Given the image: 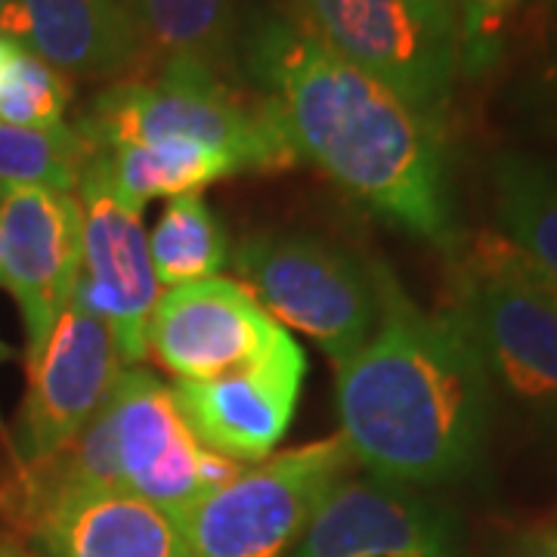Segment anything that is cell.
Instances as JSON below:
<instances>
[{"label":"cell","instance_id":"cell-1","mask_svg":"<svg viewBox=\"0 0 557 557\" xmlns=\"http://www.w3.org/2000/svg\"><path fill=\"white\" fill-rule=\"evenodd\" d=\"M239 60L273 106L298 159H310L375 218L446 258L461 242L443 124L341 60L298 20L260 10Z\"/></svg>","mask_w":557,"mask_h":557},{"label":"cell","instance_id":"cell-2","mask_svg":"<svg viewBox=\"0 0 557 557\" xmlns=\"http://www.w3.org/2000/svg\"><path fill=\"white\" fill-rule=\"evenodd\" d=\"M375 335L338 369L341 437L366 474L416 490L471 478L486 456L496 394L456 310H421L375 263Z\"/></svg>","mask_w":557,"mask_h":557},{"label":"cell","instance_id":"cell-3","mask_svg":"<svg viewBox=\"0 0 557 557\" xmlns=\"http://www.w3.org/2000/svg\"><path fill=\"white\" fill-rule=\"evenodd\" d=\"M449 310L465 322L496 399L557 428V282L498 230L449 255Z\"/></svg>","mask_w":557,"mask_h":557},{"label":"cell","instance_id":"cell-4","mask_svg":"<svg viewBox=\"0 0 557 557\" xmlns=\"http://www.w3.org/2000/svg\"><path fill=\"white\" fill-rule=\"evenodd\" d=\"M75 127L94 152L183 139L236 161L242 174L298 161L270 102L245 100L220 72L189 60L161 62L156 78L112 84Z\"/></svg>","mask_w":557,"mask_h":557},{"label":"cell","instance_id":"cell-5","mask_svg":"<svg viewBox=\"0 0 557 557\" xmlns=\"http://www.w3.org/2000/svg\"><path fill=\"white\" fill-rule=\"evenodd\" d=\"M350 461L335 434L242 468L174 515L189 557H292Z\"/></svg>","mask_w":557,"mask_h":557},{"label":"cell","instance_id":"cell-6","mask_svg":"<svg viewBox=\"0 0 557 557\" xmlns=\"http://www.w3.org/2000/svg\"><path fill=\"white\" fill-rule=\"evenodd\" d=\"M332 53L381 81L424 119L449 109L465 69V25L449 0H292Z\"/></svg>","mask_w":557,"mask_h":557},{"label":"cell","instance_id":"cell-7","mask_svg":"<svg viewBox=\"0 0 557 557\" xmlns=\"http://www.w3.org/2000/svg\"><path fill=\"white\" fill-rule=\"evenodd\" d=\"M242 285L285 329L317 341L335 362H347L375 335L381 317L375 263L307 233H255L233 251Z\"/></svg>","mask_w":557,"mask_h":557},{"label":"cell","instance_id":"cell-8","mask_svg":"<svg viewBox=\"0 0 557 557\" xmlns=\"http://www.w3.org/2000/svg\"><path fill=\"white\" fill-rule=\"evenodd\" d=\"M102 416L112 437L119 490L171 515L242 471V465L201 446L180 416L171 384L149 369L127 366Z\"/></svg>","mask_w":557,"mask_h":557},{"label":"cell","instance_id":"cell-9","mask_svg":"<svg viewBox=\"0 0 557 557\" xmlns=\"http://www.w3.org/2000/svg\"><path fill=\"white\" fill-rule=\"evenodd\" d=\"M75 196L84 260L72 300L109 325L124 366H137L149 357V319L161 298L143 214L121 205L97 152L87 161Z\"/></svg>","mask_w":557,"mask_h":557},{"label":"cell","instance_id":"cell-10","mask_svg":"<svg viewBox=\"0 0 557 557\" xmlns=\"http://www.w3.org/2000/svg\"><path fill=\"white\" fill-rule=\"evenodd\" d=\"M28 362V391L16 424L20 468L57 456L100 416L127 369L109 325L69 304L47 344Z\"/></svg>","mask_w":557,"mask_h":557},{"label":"cell","instance_id":"cell-11","mask_svg":"<svg viewBox=\"0 0 557 557\" xmlns=\"http://www.w3.org/2000/svg\"><path fill=\"white\" fill-rule=\"evenodd\" d=\"M292 557H471L456 511L372 474L341 480Z\"/></svg>","mask_w":557,"mask_h":557},{"label":"cell","instance_id":"cell-12","mask_svg":"<svg viewBox=\"0 0 557 557\" xmlns=\"http://www.w3.org/2000/svg\"><path fill=\"white\" fill-rule=\"evenodd\" d=\"M304 379L307 357L285 329L255 362L218 379L174 381L171 394L205 449L233 465H260L288 434Z\"/></svg>","mask_w":557,"mask_h":557},{"label":"cell","instance_id":"cell-13","mask_svg":"<svg viewBox=\"0 0 557 557\" xmlns=\"http://www.w3.org/2000/svg\"><path fill=\"white\" fill-rule=\"evenodd\" d=\"M81 205L72 193L0 186V267L25 329V359L47 344L81 276Z\"/></svg>","mask_w":557,"mask_h":557},{"label":"cell","instance_id":"cell-14","mask_svg":"<svg viewBox=\"0 0 557 557\" xmlns=\"http://www.w3.org/2000/svg\"><path fill=\"white\" fill-rule=\"evenodd\" d=\"M282 332L242 282L201 278L161 295L146 350L174 381L218 379L263 357Z\"/></svg>","mask_w":557,"mask_h":557},{"label":"cell","instance_id":"cell-15","mask_svg":"<svg viewBox=\"0 0 557 557\" xmlns=\"http://www.w3.org/2000/svg\"><path fill=\"white\" fill-rule=\"evenodd\" d=\"M0 35L69 78L131 81L156 57L127 0H16Z\"/></svg>","mask_w":557,"mask_h":557},{"label":"cell","instance_id":"cell-16","mask_svg":"<svg viewBox=\"0 0 557 557\" xmlns=\"http://www.w3.org/2000/svg\"><path fill=\"white\" fill-rule=\"evenodd\" d=\"M20 527L47 557H189L171 511L115 486L60 490Z\"/></svg>","mask_w":557,"mask_h":557},{"label":"cell","instance_id":"cell-17","mask_svg":"<svg viewBox=\"0 0 557 557\" xmlns=\"http://www.w3.org/2000/svg\"><path fill=\"white\" fill-rule=\"evenodd\" d=\"M97 156L112 193L119 196L121 205H127L137 214H143V208L152 199H177V196L201 193L218 180L242 174L236 161L183 139L121 146Z\"/></svg>","mask_w":557,"mask_h":557},{"label":"cell","instance_id":"cell-18","mask_svg":"<svg viewBox=\"0 0 557 557\" xmlns=\"http://www.w3.org/2000/svg\"><path fill=\"white\" fill-rule=\"evenodd\" d=\"M490 177L498 233L557 282V161L502 152Z\"/></svg>","mask_w":557,"mask_h":557},{"label":"cell","instance_id":"cell-19","mask_svg":"<svg viewBox=\"0 0 557 557\" xmlns=\"http://www.w3.org/2000/svg\"><path fill=\"white\" fill-rule=\"evenodd\" d=\"M152 53L168 60L230 69L239 60V3L236 0H127Z\"/></svg>","mask_w":557,"mask_h":557},{"label":"cell","instance_id":"cell-20","mask_svg":"<svg viewBox=\"0 0 557 557\" xmlns=\"http://www.w3.org/2000/svg\"><path fill=\"white\" fill-rule=\"evenodd\" d=\"M149 255L159 285L177 288L201 278H218L233 260V248L214 208L201 199V193H189L168 201L149 233Z\"/></svg>","mask_w":557,"mask_h":557},{"label":"cell","instance_id":"cell-21","mask_svg":"<svg viewBox=\"0 0 557 557\" xmlns=\"http://www.w3.org/2000/svg\"><path fill=\"white\" fill-rule=\"evenodd\" d=\"M94 156L78 127H16L0 121V186H40L78 193L81 174Z\"/></svg>","mask_w":557,"mask_h":557},{"label":"cell","instance_id":"cell-22","mask_svg":"<svg viewBox=\"0 0 557 557\" xmlns=\"http://www.w3.org/2000/svg\"><path fill=\"white\" fill-rule=\"evenodd\" d=\"M72 106V81L53 65L16 44L0 75V121L16 127L53 131L65 124Z\"/></svg>","mask_w":557,"mask_h":557},{"label":"cell","instance_id":"cell-23","mask_svg":"<svg viewBox=\"0 0 557 557\" xmlns=\"http://www.w3.org/2000/svg\"><path fill=\"white\" fill-rule=\"evenodd\" d=\"M511 106L536 134L557 137V0L545 13L536 50L515 84Z\"/></svg>","mask_w":557,"mask_h":557},{"label":"cell","instance_id":"cell-24","mask_svg":"<svg viewBox=\"0 0 557 557\" xmlns=\"http://www.w3.org/2000/svg\"><path fill=\"white\" fill-rule=\"evenodd\" d=\"M502 557H557V527L523 533L502 552Z\"/></svg>","mask_w":557,"mask_h":557},{"label":"cell","instance_id":"cell-25","mask_svg":"<svg viewBox=\"0 0 557 557\" xmlns=\"http://www.w3.org/2000/svg\"><path fill=\"white\" fill-rule=\"evenodd\" d=\"M0 557H32V555L22 548L20 542H13V539H0Z\"/></svg>","mask_w":557,"mask_h":557},{"label":"cell","instance_id":"cell-26","mask_svg":"<svg viewBox=\"0 0 557 557\" xmlns=\"http://www.w3.org/2000/svg\"><path fill=\"white\" fill-rule=\"evenodd\" d=\"M13 50H16V40H10L0 35V75H3L7 62H10V57H13Z\"/></svg>","mask_w":557,"mask_h":557},{"label":"cell","instance_id":"cell-27","mask_svg":"<svg viewBox=\"0 0 557 557\" xmlns=\"http://www.w3.org/2000/svg\"><path fill=\"white\" fill-rule=\"evenodd\" d=\"M471 3H478V7H483V10H493V13H498V10L511 7L515 0H471Z\"/></svg>","mask_w":557,"mask_h":557},{"label":"cell","instance_id":"cell-28","mask_svg":"<svg viewBox=\"0 0 557 557\" xmlns=\"http://www.w3.org/2000/svg\"><path fill=\"white\" fill-rule=\"evenodd\" d=\"M13 357H16V354H13V347L0 341V366H3V362H10V359H13Z\"/></svg>","mask_w":557,"mask_h":557},{"label":"cell","instance_id":"cell-29","mask_svg":"<svg viewBox=\"0 0 557 557\" xmlns=\"http://www.w3.org/2000/svg\"><path fill=\"white\" fill-rule=\"evenodd\" d=\"M16 0H0V22H3V16L10 13V7H13Z\"/></svg>","mask_w":557,"mask_h":557},{"label":"cell","instance_id":"cell-30","mask_svg":"<svg viewBox=\"0 0 557 557\" xmlns=\"http://www.w3.org/2000/svg\"><path fill=\"white\" fill-rule=\"evenodd\" d=\"M0 288H3V267H0Z\"/></svg>","mask_w":557,"mask_h":557}]
</instances>
